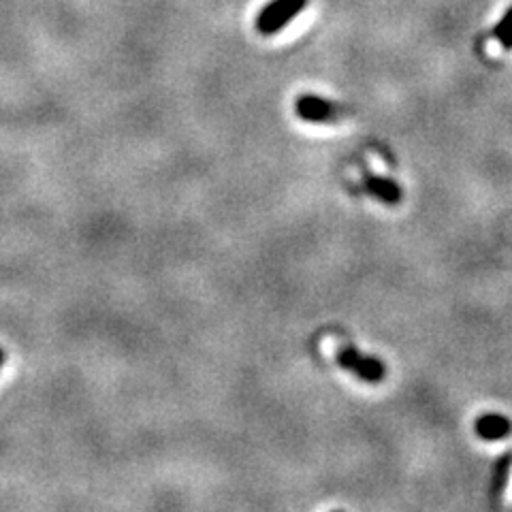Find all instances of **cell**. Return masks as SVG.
Wrapping results in <instances>:
<instances>
[{"mask_svg":"<svg viewBox=\"0 0 512 512\" xmlns=\"http://www.w3.org/2000/svg\"><path fill=\"white\" fill-rule=\"evenodd\" d=\"M5 361H7V355H5V350H3V348H0V367H3V365H5Z\"/></svg>","mask_w":512,"mask_h":512,"instance_id":"8","label":"cell"},{"mask_svg":"<svg viewBox=\"0 0 512 512\" xmlns=\"http://www.w3.org/2000/svg\"><path fill=\"white\" fill-rule=\"evenodd\" d=\"M338 365L355 374L359 380L378 384L387 378V365H384L378 357L365 355V352L357 350L355 346H344L338 350Z\"/></svg>","mask_w":512,"mask_h":512,"instance_id":"2","label":"cell"},{"mask_svg":"<svg viewBox=\"0 0 512 512\" xmlns=\"http://www.w3.org/2000/svg\"><path fill=\"white\" fill-rule=\"evenodd\" d=\"M363 182L365 188L370 195H374L376 199H380L382 203L387 205H397L399 201L404 199V190L399 186L395 180L391 178H382V175H376L372 171H365L363 173Z\"/></svg>","mask_w":512,"mask_h":512,"instance_id":"4","label":"cell"},{"mask_svg":"<svg viewBox=\"0 0 512 512\" xmlns=\"http://www.w3.org/2000/svg\"><path fill=\"white\" fill-rule=\"evenodd\" d=\"M310 0H271L267 3L261 13L256 15V30L261 32L263 37L278 35L282 28L291 24L297 15L308 7Z\"/></svg>","mask_w":512,"mask_h":512,"instance_id":"1","label":"cell"},{"mask_svg":"<svg viewBox=\"0 0 512 512\" xmlns=\"http://www.w3.org/2000/svg\"><path fill=\"white\" fill-rule=\"evenodd\" d=\"M491 37L498 41L504 50H512V7L504 13V18L495 24Z\"/></svg>","mask_w":512,"mask_h":512,"instance_id":"7","label":"cell"},{"mask_svg":"<svg viewBox=\"0 0 512 512\" xmlns=\"http://www.w3.org/2000/svg\"><path fill=\"white\" fill-rule=\"evenodd\" d=\"M295 114L312 124H335L340 122L342 109L333 101L323 99V96L316 94H301L295 101Z\"/></svg>","mask_w":512,"mask_h":512,"instance_id":"3","label":"cell"},{"mask_svg":"<svg viewBox=\"0 0 512 512\" xmlns=\"http://www.w3.org/2000/svg\"><path fill=\"white\" fill-rule=\"evenodd\" d=\"M474 431L476 436L483 438L485 442L504 440L512 434V423L504 414H483L474 421Z\"/></svg>","mask_w":512,"mask_h":512,"instance_id":"5","label":"cell"},{"mask_svg":"<svg viewBox=\"0 0 512 512\" xmlns=\"http://www.w3.org/2000/svg\"><path fill=\"white\" fill-rule=\"evenodd\" d=\"M510 470H512V451L504 453L498 461H495L493 466V480H491V502L493 506H500L502 500V493L508 485V478H510Z\"/></svg>","mask_w":512,"mask_h":512,"instance_id":"6","label":"cell"}]
</instances>
